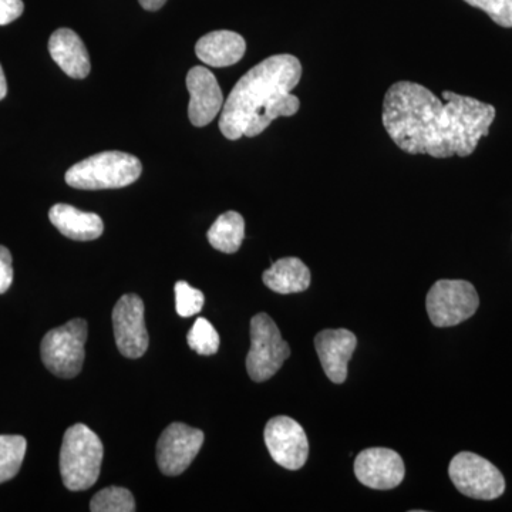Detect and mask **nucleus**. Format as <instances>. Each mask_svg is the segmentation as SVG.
Listing matches in <instances>:
<instances>
[{
	"label": "nucleus",
	"mask_w": 512,
	"mask_h": 512,
	"mask_svg": "<svg viewBox=\"0 0 512 512\" xmlns=\"http://www.w3.org/2000/svg\"><path fill=\"white\" fill-rule=\"evenodd\" d=\"M443 103L427 87L394 83L383 103V126L404 153L434 158L468 157L495 119L491 104L444 92Z\"/></svg>",
	"instance_id": "obj_1"
},
{
	"label": "nucleus",
	"mask_w": 512,
	"mask_h": 512,
	"mask_svg": "<svg viewBox=\"0 0 512 512\" xmlns=\"http://www.w3.org/2000/svg\"><path fill=\"white\" fill-rule=\"evenodd\" d=\"M302 77L298 57L276 55L256 64L235 84L220 117L221 133L228 140L244 137L249 120L279 94L291 93Z\"/></svg>",
	"instance_id": "obj_2"
},
{
	"label": "nucleus",
	"mask_w": 512,
	"mask_h": 512,
	"mask_svg": "<svg viewBox=\"0 0 512 512\" xmlns=\"http://www.w3.org/2000/svg\"><path fill=\"white\" fill-rule=\"evenodd\" d=\"M104 448L100 437L84 424H74L64 433L60 450V474L70 491L89 490L100 476Z\"/></svg>",
	"instance_id": "obj_3"
},
{
	"label": "nucleus",
	"mask_w": 512,
	"mask_h": 512,
	"mask_svg": "<svg viewBox=\"0 0 512 512\" xmlns=\"http://www.w3.org/2000/svg\"><path fill=\"white\" fill-rule=\"evenodd\" d=\"M143 165L136 156L123 151H104L74 164L67 170V185L77 190H116L136 183Z\"/></svg>",
	"instance_id": "obj_4"
},
{
	"label": "nucleus",
	"mask_w": 512,
	"mask_h": 512,
	"mask_svg": "<svg viewBox=\"0 0 512 512\" xmlns=\"http://www.w3.org/2000/svg\"><path fill=\"white\" fill-rule=\"evenodd\" d=\"M87 332L86 320L73 319L46 333L40 355L50 373L62 379H73L82 372Z\"/></svg>",
	"instance_id": "obj_5"
},
{
	"label": "nucleus",
	"mask_w": 512,
	"mask_h": 512,
	"mask_svg": "<svg viewBox=\"0 0 512 512\" xmlns=\"http://www.w3.org/2000/svg\"><path fill=\"white\" fill-rule=\"evenodd\" d=\"M291 356V348L282 339L271 316L258 313L251 319V349L247 356V372L254 382L262 383L274 377Z\"/></svg>",
	"instance_id": "obj_6"
},
{
	"label": "nucleus",
	"mask_w": 512,
	"mask_h": 512,
	"mask_svg": "<svg viewBox=\"0 0 512 512\" xmlns=\"http://www.w3.org/2000/svg\"><path fill=\"white\" fill-rule=\"evenodd\" d=\"M480 306L473 284L467 281L441 279L427 293L426 308L431 323L437 328H451L466 322Z\"/></svg>",
	"instance_id": "obj_7"
},
{
	"label": "nucleus",
	"mask_w": 512,
	"mask_h": 512,
	"mask_svg": "<svg viewBox=\"0 0 512 512\" xmlns=\"http://www.w3.org/2000/svg\"><path fill=\"white\" fill-rule=\"evenodd\" d=\"M448 474L461 494L476 500H497L505 491L501 471L490 461L470 451L458 453L451 460Z\"/></svg>",
	"instance_id": "obj_8"
},
{
	"label": "nucleus",
	"mask_w": 512,
	"mask_h": 512,
	"mask_svg": "<svg viewBox=\"0 0 512 512\" xmlns=\"http://www.w3.org/2000/svg\"><path fill=\"white\" fill-rule=\"evenodd\" d=\"M144 302L136 293L121 296L113 309V329L117 348L128 359H138L147 352L148 332Z\"/></svg>",
	"instance_id": "obj_9"
},
{
	"label": "nucleus",
	"mask_w": 512,
	"mask_h": 512,
	"mask_svg": "<svg viewBox=\"0 0 512 512\" xmlns=\"http://www.w3.org/2000/svg\"><path fill=\"white\" fill-rule=\"evenodd\" d=\"M265 444L276 464L286 470H301L309 457V441L298 421L288 416L274 417L266 424Z\"/></svg>",
	"instance_id": "obj_10"
},
{
	"label": "nucleus",
	"mask_w": 512,
	"mask_h": 512,
	"mask_svg": "<svg viewBox=\"0 0 512 512\" xmlns=\"http://www.w3.org/2000/svg\"><path fill=\"white\" fill-rule=\"evenodd\" d=\"M204 433L184 423H173L161 434L157 443V464L165 476L183 474L204 444Z\"/></svg>",
	"instance_id": "obj_11"
},
{
	"label": "nucleus",
	"mask_w": 512,
	"mask_h": 512,
	"mask_svg": "<svg viewBox=\"0 0 512 512\" xmlns=\"http://www.w3.org/2000/svg\"><path fill=\"white\" fill-rule=\"evenodd\" d=\"M357 480L373 490H392L406 476L403 458L390 448L373 447L363 450L355 460Z\"/></svg>",
	"instance_id": "obj_12"
},
{
	"label": "nucleus",
	"mask_w": 512,
	"mask_h": 512,
	"mask_svg": "<svg viewBox=\"0 0 512 512\" xmlns=\"http://www.w3.org/2000/svg\"><path fill=\"white\" fill-rule=\"evenodd\" d=\"M187 89L191 101L188 117L192 126H208L224 107V94L214 74L205 67H192L187 76Z\"/></svg>",
	"instance_id": "obj_13"
},
{
	"label": "nucleus",
	"mask_w": 512,
	"mask_h": 512,
	"mask_svg": "<svg viewBox=\"0 0 512 512\" xmlns=\"http://www.w3.org/2000/svg\"><path fill=\"white\" fill-rule=\"evenodd\" d=\"M356 346V335L348 329H326L316 335V352L330 382H346L348 363Z\"/></svg>",
	"instance_id": "obj_14"
},
{
	"label": "nucleus",
	"mask_w": 512,
	"mask_h": 512,
	"mask_svg": "<svg viewBox=\"0 0 512 512\" xmlns=\"http://www.w3.org/2000/svg\"><path fill=\"white\" fill-rule=\"evenodd\" d=\"M49 52L57 66L72 79H86L92 70L86 45L72 29H57L49 40Z\"/></svg>",
	"instance_id": "obj_15"
},
{
	"label": "nucleus",
	"mask_w": 512,
	"mask_h": 512,
	"mask_svg": "<svg viewBox=\"0 0 512 512\" xmlns=\"http://www.w3.org/2000/svg\"><path fill=\"white\" fill-rule=\"evenodd\" d=\"M247 52L244 37L231 30H217L202 36L195 45V55L208 66L228 67L238 63Z\"/></svg>",
	"instance_id": "obj_16"
},
{
	"label": "nucleus",
	"mask_w": 512,
	"mask_h": 512,
	"mask_svg": "<svg viewBox=\"0 0 512 512\" xmlns=\"http://www.w3.org/2000/svg\"><path fill=\"white\" fill-rule=\"evenodd\" d=\"M49 220L64 237L73 241H94L103 235L104 224L94 212L77 210L72 205L56 204L50 208Z\"/></svg>",
	"instance_id": "obj_17"
},
{
	"label": "nucleus",
	"mask_w": 512,
	"mask_h": 512,
	"mask_svg": "<svg viewBox=\"0 0 512 512\" xmlns=\"http://www.w3.org/2000/svg\"><path fill=\"white\" fill-rule=\"evenodd\" d=\"M262 281L271 291L282 295L301 293L311 286V271L301 259L289 256L279 259L271 268L266 269Z\"/></svg>",
	"instance_id": "obj_18"
},
{
	"label": "nucleus",
	"mask_w": 512,
	"mask_h": 512,
	"mask_svg": "<svg viewBox=\"0 0 512 512\" xmlns=\"http://www.w3.org/2000/svg\"><path fill=\"white\" fill-rule=\"evenodd\" d=\"M211 247L224 254H235L245 238V220L237 211L220 215L207 234Z\"/></svg>",
	"instance_id": "obj_19"
},
{
	"label": "nucleus",
	"mask_w": 512,
	"mask_h": 512,
	"mask_svg": "<svg viewBox=\"0 0 512 512\" xmlns=\"http://www.w3.org/2000/svg\"><path fill=\"white\" fill-rule=\"evenodd\" d=\"M301 101L291 93L279 94L264 109L258 111L245 128V137H256L264 133L272 121L278 117H291L298 113Z\"/></svg>",
	"instance_id": "obj_20"
},
{
	"label": "nucleus",
	"mask_w": 512,
	"mask_h": 512,
	"mask_svg": "<svg viewBox=\"0 0 512 512\" xmlns=\"http://www.w3.org/2000/svg\"><path fill=\"white\" fill-rule=\"evenodd\" d=\"M28 441L23 436H0V484L18 476L26 456Z\"/></svg>",
	"instance_id": "obj_21"
},
{
	"label": "nucleus",
	"mask_w": 512,
	"mask_h": 512,
	"mask_svg": "<svg viewBox=\"0 0 512 512\" xmlns=\"http://www.w3.org/2000/svg\"><path fill=\"white\" fill-rule=\"evenodd\" d=\"M90 511L133 512L136 511V501L127 488L107 487L94 495L93 500L90 501Z\"/></svg>",
	"instance_id": "obj_22"
},
{
	"label": "nucleus",
	"mask_w": 512,
	"mask_h": 512,
	"mask_svg": "<svg viewBox=\"0 0 512 512\" xmlns=\"http://www.w3.org/2000/svg\"><path fill=\"white\" fill-rule=\"evenodd\" d=\"M188 345L201 356H212L220 349V335L210 320L198 318L187 336Z\"/></svg>",
	"instance_id": "obj_23"
},
{
	"label": "nucleus",
	"mask_w": 512,
	"mask_h": 512,
	"mask_svg": "<svg viewBox=\"0 0 512 512\" xmlns=\"http://www.w3.org/2000/svg\"><path fill=\"white\" fill-rule=\"evenodd\" d=\"M175 308L181 318H191L204 308L205 296L200 289L192 288L187 282L175 284Z\"/></svg>",
	"instance_id": "obj_24"
},
{
	"label": "nucleus",
	"mask_w": 512,
	"mask_h": 512,
	"mask_svg": "<svg viewBox=\"0 0 512 512\" xmlns=\"http://www.w3.org/2000/svg\"><path fill=\"white\" fill-rule=\"evenodd\" d=\"M464 2L483 10L497 25L512 28V0H464Z\"/></svg>",
	"instance_id": "obj_25"
},
{
	"label": "nucleus",
	"mask_w": 512,
	"mask_h": 512,
	"mask_svg": "<svg viewBox=\"0 0 512 512\" xmlns=\"http://www.w3.org/2000/svg\"><path fill=\"white\" fill-rule=\"evenodd\" d=\"M13 282L12 254L0 245V295L8 292Z\"/></svg>",
	"instance_id": "obj_26"
},
{
	"label": "nucleus",
	"mask_w": 512,
	"mask_h": 512,
	"mask_svg": "<svg viewBox=\"0 0 512 512\" xmlns=\"http://www.w3.org/2000/svg\"><path fill=\"white\" fill-rule=\"evenodd\" d=\"M25 5L22 0H0V26L9 25L22 16Z\"/></svg>",
	"instance_id": "obj_27"
},
{
	"label": "nucleus",
	"mask_w": 512,
	"mask_h": 512,
	"mask_svg": "<svg viewBox=\"0 0 512 512\" xmlns=\"http://www.w3.org/2000/svg\"><path fill=\"white\" fill-rule=\"evenodd\" d=\"M138 2H140V5L148 10V12H156V10L163 8L167 0H138Z\"/></svg>",
	"instance_id": "obj_28"
},
{
	"label": "nucleus",
	"mask_w": 512,
	"mask_h": 512,
	"mask_svg": "<svg viewBox=\"0 0 512 512\" xmlns=\"http://www.w3.org/2000/svg\"><path fill=\"white\" fill-rule=\"evenodd\" d=\"M8 94V82H6L5 73H3L2 66H0V100L5 99Z\"/></svg>",
	"instance_id": "obj_29"
}]
</instances>
